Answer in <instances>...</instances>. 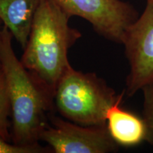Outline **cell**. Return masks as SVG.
Listing matches in <instances>:
<instances>
[{
	"instance_id": "9c48e42d",
	"label": "cell",
	"mask_w": 153,
	"mask_h": 153,
	"mask_svg": "<svg viewBox=\"0 0 153 153\" xmlns=\"http://www.w3.org/2000/svg\"><path fill=\"white\" fill-rule=\"evenodd\" d=\"M11 115L7 82L2 70H0V135L7 140H11V123L9 117Z\"/></svg>"
},
{
	"instance_id": "8fae6325",
	"label": "cell",
	"mask_w": 153,
	"mask_h": 153,
	"mask_svg": "<svg viewBox=\"0 0 153 153\" xmlns=\"http://www.w3.org/2000/svg\"><path fill=\"white\" fill-rule=\"evenodd\" d=\"M51 148H43L39 143L31 145H22L10 143L0 135V153H45Z\"/></svg>"
},
{
	"instance_id": "277c9868",
	"label": "cell",
	"mask_w": 153,
	"mask_h": 153,
	"mask_svg": "<svg viewBox=\"0 0 153 153\" xmlns=\"http://www.w3.org/2000/svg\"><path fill=\"white\" fill-rule=\"evenodd\" d=\"M70 16H79L90 23L99 35L122 44L129 26L138 17L129 3L121 0H53Z\"/></svg>"
},
{
	"instance_id": "52a82bcc",
	"label": "cell",
	"mask_w": 153,
	"mask_h": 153,
	"mask_svg": "<svg viewBox=\"0 0 153 153\" xmlns=\"http://www.w3.org/2000/svg\"><path fill=\"white\" fill-rule=\"evenodd\" d=\"M121 101L113 105L107 112V129L118 145L135 146L145 141L146 126L143 118L122 108Z\"/></svg>"
},
{
	"instance_id": "5b68a950",
	"label": "cell",
	"mask_w": 153,
	"mask_h": 153,
	"mask_svg": "<svg viewBox=\"0 0 153 153\" xmlns=\"http://www.w3.org/2000/svg\"><path fill=\"white\" fill-rule=\"evenodd\" d=\"M122 44L129 64L125 92L135 95L153 83V1L126 30Z\"/></svg>"
},
{
	"instance_id": "7c38bea8",
	"label": "cell",
	"mask_w": 153,
	"mask_h": 153,
	"mask_svg": "<svg viewBox=\"0 0 153 153\" xmlns=\"http://www.w3.org/2000/svg\"><path fill=\"white\" fill-rule=\"evenodd\" d=\"M3 26H4V24H3L2 22L0 20V36H1V29H2V28H3ZM1 60H0V70H1Z\"/></svg>"
},
{
	"instance_id": "8992f818",
	"label": "cell",
	"mask_w": 153,
	"mask_h": 153,
	"mask_svg": "<svg viewBox=\"0 0 153 153\" xmlns=\"http://www.w3.org/2000/svg\"><path fill=\"white\" fill-rule=\"evenodd\" d=\"M40 135V140L49 145L55 153H108L118 151L106 126H85L51 117Z\"/></svg>"
},
{
	"instance_id": "7a4b0ae2",
	"label": "cell",
	"mask_w": 153,
	"mask_h": 153,
	"mask_svg": "<svg viewBox=\"0 0 153 153\" xmlns=\"http://www.w3.org/2000/svg\"><path fill=\"white\" fill-rule=\"evenodd\" d=\"M13 36L3 26L0 36V60L4 74L11 111V141L15 144H38L47 126L46 115L54 97L23 65L12 47Z\"/></svg>"
},
{
	"instance_id": "6da1fadb",
	"label": "cell",
	"mask_w": 153,
	"mask_h": 153,
	"mask_svg": "<svg viewBox=\"0 0 153 153\" xmlns=\"http://www.w3.org/2000/svg\"><path fill=\"white\" fill-rule=\"evenodd\" d=\"M70 17L53 0H41L20 60L53 97L61 76L71 66L69 49L82 37L69 25Z\"/></svg>"
},
{
	"instance_id": "ba28073f",
	"label": "cell",
	"mask_w": 153,
	"mask_h": 153,
	"mask_svg": "<svg viewBox=\"0 0 153 153\" xmlns=\"http://www.w3.org/2000/svg\"><path fill=\"white\" fill-rule=\"evenodd\" d=\"M41 0H0V20L23 49Z\"/></svg>"
},
{
	"instance_id": "3957f363",
	"label": "cell",
	"mask_w": 153,
	"mask_h": 153,
	"mask_svg": "<svg viewBox=\"0 0 153 153\" xmlns=\"http://www.w3.org/2000/svg\"><path fill=\"white\" fill-rule=\"evenodd\" d=\"M102 78L94 72H82L69 67L59 80L54 103L62 117L85 126H106V114L122 101Z\"/></svg>"
},
{
	"instance_id": "30bf717a",
	"label": "cell",
	"mask_w": 153,
	"mask_h": 153,
	"mask_svg": "<svg viewBox=\"0 0 153 153\" xmlns=\"http://www.w3.org/2000/svg\"><path fill=\"white\" fill-rule=\"evenodd\" d=\"M141 91L143 93L142 118L147 130L145 141L153 147V83L145 86Z\"/></svg>"
},
{
	"instance_id": "4fadbf2b",
	"label": "cell",
	"mask_w": 153,
	"mask_h": 153,
	"mask_svg": "<svg viewBox=\"0 0 153 153\" xmlns=\"http://www.w3.org/2000/svg\"><path fill=\"white\" fill-rule=\"evenodd\" d=\"M147 1H153V0H147Z\"/></svg>"
}]
</instances>
